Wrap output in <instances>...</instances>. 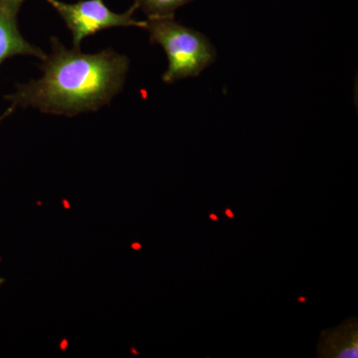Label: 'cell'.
<instances>
[{"instance_id":"obj_12","label":"cell","mask_w":358,"mask_h":358,"mask_svg":"<svg viewBox=\"0 0 358 358\" xmlns=\"http://www.w3.org/2000/svg\"><path fill=\"white\" fill-rule=\"evenodd\" d=\"M4 282H6V280H4L3 278L0 277V287H1Z\"/></svg>"},{"instance_id":"obj_7","label":"cell","mask_w":358,"mask_h":358,"mask_svg":"<svg viewBox=\"0 0 358 358\" xmlns=\"http://www.w3.org/2000/svg\"><path fill=\"white\" fill-rule=\"evenodd\" d=\"M24 1L25 0H0V9L17 17L21 6Z\"/></svg>"},{"instance_id":"obj_9","label":"cell","mask_w":358,"mask_h":358,"mask_svg":"<svg viewBox=\"0 0 358 358\" xmlns=\"http://www.w3.org/2000/svg\"><path fill=\"white\" fill-rule=\"evenodd\" d=\"M224 215H225L228 219H230V220L235 218L234 212H233L231 208H225V210H224Z\"/></svg>"},{"instance_id":"obj_1","label":"cell","mask_w":358,"mask_h":358,"mask_svg":"<svg viewBox=\"0 0 358 358\" xmlns=\"http://www.w3.org/2000/svg\"><path fill=\"white\" fill-rule=\"evenodd\" d=\"M42 76L17 84L6 96L11 106L33 108L44 114L74 115L96 112L109 105L126 84L128 56L113 49L84 53L68 48L55 37L40 65Z\"/></svg>"},{"instance_id":"obj_3","label":"cell","mask_w":358,"mask_h":358,"mask_svg":"<svg viewBox=\"0 0 358 358\" xmlns=\"http://www.w3.org/2000/svg\"><path fill=\"white\" fill-rule=\"evenodd\" d=\"M49 6L64 20L72 34L73 47L81 49L87 37L103 30L117 27H138L145 29L147 20H136L134 6L124 13L110 10L103 3V0H80L74 3H67L61 0H45Z\"/></svg>"},{"instance_id":"obj_4","label":"cell","mask_w":358,"mask_h":358,"mask_svg":"<svg viewBox=\"0 0 358 358\" xmlns=\"http://www.w3.org/2000/svg\"><path fill=\"white\" fill-rule=\"evenodd\" d=\"M320 358L358 357V320L350 317L343 324L320 333L317 348Z\"/></svg>"},{"instance_id":"obj_8","label":"cell","mask_w":358,"mask_h":358,"mask_svg":"<svg viewBox=\"0 0 358 358\" xmlns=\"http://www.w3.org/2000/svg\"><path fill=\"white\" fill-rule=\"evenodd\" d=\"M16 108L13 107V106H9L8 108L1 115H0V126H1L2 122L6 121L7 117H10L11 115L13 114L14 110H15Z\"/></svg>"},{"instance_id":"obj_2","label":"cell","mask_w":358,"mask_h":358,"mask_svg":"<svg viewBox=\"0 0 358 358\" xmlns=\"http://www.w3.org/2000/svg\"><path fill=\"white\" fill-rule=\"evenodd\" d=\"M145 30L150 42L159 44L166 52L169 65L162 75L166 84L199 76L215 62L217 54L210 40L174 18L148 20Z\"/></svg>"},{"instance_id":"obj_10","label":"cell","mask_w":358,"mask_h":358,"mask_svg":"<svg viewBox=\"0 0 358 358\" xmlns=\"http://www.w3.org/2000/svg\"><path fill=\"white\" fill-rule=\"evenodd\" d=\"M208 218L210 219L211 221H213V222H218V221H219V217H218L217 214L213 213V212H212V213L209 214Z\"/></svg>"},{"instance_id":"obj_11","label":"cell","mask_w":358,"mask_h":358,"mask_svg":"<svg viewBox=\"0 0 358 358\" xmlns=\"http://www.w3.org/2000/svg\"><path fill=\"white\" fill-rule=\"evenodd\" d=\"M307 298L303 296H299L298 298V303H307Z\"/></svg>"},{"instance_id":"obj_6","label":"cell","mask_w":358,"mask_h":358,"mask_svg":"<svg viewBox=\"0 0 358 358\" xmlns=\"http://www.w3.org/2000/svg\"><path fill=\"white\" fill-rule=\"evenodd\" d=\"M192 0H134L136 10L140 9L148 20L174 18L176 11Z\"/></svg>"},{"instance_id":"obj_5","label":"cell","mask_w":358,"mask_h":358,"mask_svg":"<svg viewBox=\"0 0 358 358\" xmlns=\"http://www.w3.org/2000/svg\"><path fill=\"white\" fill-rule=\"evenodd\" d=\"M18 55L32 56L42 61L47 54L22 36L16 16L0 9V65L6 59Z\"/></svg>"}]
</instances>
